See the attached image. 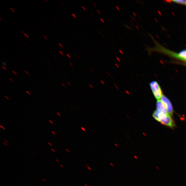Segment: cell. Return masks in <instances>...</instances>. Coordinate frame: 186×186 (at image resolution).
<instances>
[{
	"mask_svg": "<svg viewBox=\"0 0 186 186\" xmlns=\"http://www.w3.org/2000/svg\"><path fill=\"white\" fill-rule=\"evenodd\" d=\"M150 85L154 97L156 99L159 100L163 96L160 87L156 81L151 82Z\"/></svg>",
	"mask_w": 186,
	"mask_h": 186,
	"instance_id": "1",
	"label": "cell"
},
{
	"mask_svg": "<svg viewBox=\"0 0 186 186\" xmlns=\"http://www.w3.org/2000/svg\"><path fill=\"white\" fill-rule=\"evenodd\" d=\"M160 100L163 103L168 114L169 115H172L173 113V109L170 101L166 96L164 95L162 96Z\"/></svg>",
	"mask_w": 186,
	"mask_h": 186,
	"instance_id": "2",
	"label": "cell"
},
{
	"mask_svg": "<svg viewBox=\"0 0 186 186\" xmlns=\"http://www.w3.org/2000/svg\"><path fill=\"white\" fill-rule=\"evenodd\" d=\"M160 122L162 124L170 127L172 128H173V127L175 126L174 122L169 114L167 115L164 118L161 120Z\"/></svg>",
	"mask_w": 186,
	"mask_h": 186,
	"instance_id": "3",
	"label": "cell"
},
{
	"mask_svg": "<svg viewBox=\"0 0 186 186\" xmlns=\"http://www.w3.org/2000/svg\"><path fill=\"white\" fill-rule=\"evenodd\" d=\"M168 114H164V113L160 112L158 110H156L153 113L152 116L156 120L160 122L162 119L164 118Z\"/></svg>",
	"mask_w": 186,
	"mask_h": 186,
	"instance_id": "4",
	"label": "cell"
},
{
	"mask_svg": "<svg viewBox=\"0 0 186 186\" xmlns=\"http://www.w3.org/2000/svg\"><path fill=\"white\" fill-rule=\"evenodd\" d=\"M156 107L157 110H158L159 111L163 112L165 114H169L166 108L165 107L164 105L161 100H159L157 101Z\"/></svg>",
	"mask_w": 186,
	"mask_h": 186,
	"instance_id": "5",
	"label": "cell"
},
{
	"mask_svg": "<svg viewBox=\"0 0 186 186\" xmlns=\"http://www.w3.org/2000/svg\"><path fill=\"white\" fill-rule=\"evenodd\" d=\"M171 2L186 6V0H173V1H171Z\"/></svg>",
	"mask_w": 186,
	"mask_h": 186,
	"instance_id": "6",
	"label": "cell"
},
{
	"mask_svg": "<svg viewBox=\"0 0 186 186\" xmlns=\"http://www.w3.org/2000/svg\"><path fill=\"white\" fill-rule=\"evenodd\" d=\"M114 87H115V88H116L117 90H119V88L118 87H117V84H114Z\"/></svg>",
	"mask_w": 186,
	"mask_h": 186,
	"instance_id": "7",
	"label": "cell"
},
{
	"mask_svg": "<svg viewBox=\"0 0 186 186\" xmlns=\"http://www.w3.org/2000/svg\"><path fill=\"white\" fill-rule=\"evenodd\" d=\"M1 63H2V64H3V65L6 66H7V65L6 64V63L3 62V61H1Z\"/></svg>",
	"mask_w": 186,
	"mask_h": 186,
	"instance_id": "8",
	"label": "cell"
},
{
	"mask_svg": "<svg viewBox=\"0 0 186 186\" xmlns=\"http://www.w3.org/2000/svg\"><path fill=\"white\" fill-rule=\"evenodd\" d=\"M81 130L84 132L86 131V129L83 127H81Z\"/></svg>",
	"mask_w": 186,
	"mask_h": 186,
	"instance_id": "9",
	"label": "cell"
},
{
	"mask_svg": "<svg viewBox=\"0 0 186 186\" xmlns=\"http://www.w3.org/2000/svg\"><path fill=\"white\" fill-rule=\"evenodd\" d=\"M126 93L127 94V95H130V93L128 90H126Z\"/></svg>",
	"mask_w": 186,
	"mask_h": 186,
	"instance_id": "10",
	"label": "cell"
},
{
	"mask_svg": "<svg viewBox=\"0 0 186 186\" xmlns=\"http://www.w3.org/2000/svg\"><path fill=\"white\" fill-rule=\"evenodd\" d=\"M23 34L27 38H29V37L28 36V35L27 34L25 33H23Z\"/></svg>",
	"mask_w": 186,
	"mask_h": 186,
	"instance_id": "11",
	"label": "cell"
},
{
	"mask_svg": "<svg viewBox=\"0 0 186 186\" xmlns=\"http://www.w3.org/2000/svg\"><path fill=\"white\" fill-rule=\"evenodd\" d=\"M26 93L28 94V95H31V94L28 91H26Z\"/></svg>",
	"mask_w": 186,
	"mask_h": 186,
	"instance_id": "12",
	"label": "cell"
},
{
	"mask_svg": "<svg viewBox=\"0 0 186 186\" xmlns=\"http://www.w3.org/2000/svg\"><path fill=\"white\" fill-rule=\"evenodd\" d=\"M0 127H1V128H2V129H3V130H5V128L3 126H2L1 125H0Z\"/></svg>",
	"mask_w": 186,
	"mask_h": 186,
	"instance_id": "13",
	"label": "cell"
},
{
	"mask_svg": "<svg viewBox=\"0 0 186 186\" xmlns=\"http://www.w3.org/2000/svg\"><path fill=\"white\" fill-rule=\"evenodd\" d=\"M89 86L90 87V88H91V89H93V87L92 85L89 84Z\"/></svg>",
	"mask_w": 186,
	"mask_h": 186,
	"instance_id": "14",
	"label": "cell"
},
{
	"mask_svg": "<svg viewBox=\"0 0 186 186\" xmlns=\"http://www.w3.org/2000/svg\"><path fill=\"white\" fill-rule=\"evenodd\" d=\"M72 15L73 16H74V17L75 18H77V17H76V15H75V14H73V13H72Z\"/></svg>",
	"mask_w": 186,
	"mask_h": 186,
	"instance_id": "15",
	"label": "cell"
},
{
	"mask_svg": "<svg viewBox=\"0 0 186 186\" xmlns=\"http://www.w3.org/2000/svg\"><path fill=\"white\" fill-rule=\"evenodd\" d=\"M51 132L52 133L53 135H56V133L55 132H54L53 131H51Z\"/></svg>",
	"mask_w": 186,
	"mask_h": 186,
	"instance_id": "16",
	"label": "cell"
},
{
	"mask_svg": "<svg viewBox=\"0 0 186 186\" xmlns=\"http://www.w3.org/2000/svg\"><path fill=\"white\" fill-rule=\"evenodd\" d=\"M10 9H11V10L13 12H14V13H15V11H14V9L13 8H10Z\"/></svg>",
	"mask_w": 186,
	"mask_h": 186,
	"instance_id": "17",
	"label": "cell"
},
{
	"mask_svg": "<svg viewBox=\"0 0 186 186\" xmlns=\"http://www.w3.org/2000/svg\"><path fill=\"white\" fill-rule=\"evenodd\" d=\"M49 122H50V123L51 124H53V122L51 120H49Z\"/></svg>",
	"mask_w": 186,
	"mask_h": 186,
	"instance_id": "18",
	"label": "cell"
},
{
	"mask_svg": "<svg viewBox=\"0 0 186 186\" xmlns=\"http://www.w3.org/2000/svg\"><path fill=\"white\" fill-rule=\"evenodd\" d=\"M59 52L61 54H62V55L63 56L64 55V54L63 53V52H62V51H59Z\"/></svg>",
	"mask_w": 186,
	"mask_h": 186,
	"instance_id": "19",
	"label": "cell"
},
{
	"mask_svg": "<svg viewBox=\"0 0 186 186\" xmlns=\"http://www.w3.org/2000/svg\"><path fill=\"white\" fill-rule=\"evenodd\" d=\"M66 55H67V56H68V57H69V58H71V56L69 55V54H68L67 53L66 54Z\"/></svg>",
	"mask_w": 186,
	"mask_h": 186,
	"instance_id": "20",
	"label": "cell"
},
{
	"mask_svg": "<svg viewBox=\"0 0 186 186\" xmlns=\"http://www.w3.org/2000/svg\"><path fill=\"white\" fill-rule=\"evenodd\" d=\"M60 2L61 4H62L63 6H64V4L62 2L60 1Z\"/></svg>",
	"mask_w": 186,
	"mask_h": 186,
	"instance_id": "21",
	"label": "cell"
},
{
	"mask_svg": "<svg viewBox=\"0 0 186 186\" xmlns=\"http://www.w3.org/2000/svg\"><path fill=\"white\" fill-rule=\"evenodd\" d=\"M25 72L28 75H30L29 74V73L27 71L25 70Z\"/></svg>",
	"mask_w": 186,
	"mask_h": 186,
	"instance_id": "22",
	"label": "cell"
},
{
	"mask_svg": "<svg viewBox=\"0 0 186 186\" xmlns=\"http://www.w3.org/2000/svg\"><path fill=\"white\" fill-rule=\"evenodd\" d=\"M101 83H102L104 85L105 84V82L104 81H101Z\"/></svg>",
	"mask_w": 186,
	"mask_h": 186,
	"instance_id": "23",
	"label": "cell"
},
{
	"mask_svg": "<svg viewBox=\"0 0 186 186\" xmlns=\"http://www.w3.org/2000/svg\"><path fill=\"white\" fill-rule=\"evenodd\" d=\"M56 114H57L59 116L61 117V114H60L59 113L57 112V113H56Z\"/></svg>",
	"mask_w": 186,
	"mask_h": 186,
	"instance_id": "24",
	"label": "cell"
},
{
	"mask_svg": "<svg viewBox=\"0 0 186 186\" xmlns=\"http://www.w3.org/2000/svg\"><path fill=\"white\" fill-rule=\"evenodd\" d=\"M2 67L3 68V69H4L6 71L7 70V69H6V68L4 66H2Z\"/></svg>",
	"mask_w": 186,
	"mask_h": 186,
	"instance_id": "25",
	"label": "cell"
},
{
	"mask_svg": "<svg viewBox=\"0 0 186 186\" xmlns=\"http://www.w3.org/2000/svg\"><path fill=\"white\" fill-rule=\"evenodd\" d=\"M59 45L61 47H62V48H63V47L62 46V44H61L59 43Z\"/></svg>",
	"mask_w": 186,
	"mask_h": 186,
	"instance_id": "26",
	"label": "cell"
},
{
	"mask_svg": "<svg viewBox=\"0 0 186 186\" xmlns=\"http://www.w3.org/2000/svg\"><path fill=\"white\" fill-rule=\"evenodd\" d=\"M43 37L44 38H45L47 40H48V39L45 36V35H43Z\"/></svg>",
	"mask_w": 186,
	"mask_h": 186,
	"instance_id": "27",
	"label": "cell"
},
{
	"mask_svg": "<svg viewBox=\"0 0 186 186\" xmlns=\"http://www.w3.org/2000/svg\"><path fill=\"white\" fill-rule=\"evenodd\" d=\"M9 79L12 82H14L13 80L11 78H9Z\"/></svg>",
	"mask_w": 186,
	"mask_h": 186,
	"instance_id": "28",
	"label": "cell"
},
{
	"mask_svg": "<svg viewBox=\"0 0 186 186\" xmlns=\"http://www.w3.org/2000/svg\"><path fill=\"white\" fill-rule=\"evenodd\" d=\"M5 97L7 99H8V100H10V99H9V98L8 97V96H5Z\"/></svg>",
	"mask_w": 186,
	"mask_h": 186,
	"instance_id": "29",
	"label": "cell"
},
{
	"mask_svg": "<svg viewBox=\"0 0 186 186\" xmlns=\"http://www.w3.org/2000/svg\"><path fill=\"white\" fill-rule=\"evenodd\" d=\"M12 72H13V73H14V74H15V75H17V73H16L14 71H13Z\"/></svg>",
	"mask_w": 186,
	"mask_h": 186,
	"instance_id": "30",
	"label": "cell"
},
{
	"mask_svg": "<svg viewBox=\"0 0 186 186\" xmlns=\"http://www.w3.org/2000/svg\"><path fill=\"white\" fill-rule=\"evenodd\" d=\"M117 60H118L119 61V62H120V58H118V57H117Z\"/></svg>",
	"mask_w": 186,
	"mask_h": 186,
	"instance_id": "31",
	"label": "cell"
},
{
	"mask_svg": "<svg viewBox=\"0 0 186 186\" xmlns=\"http://www.w3.org/2000/svg\"><path fill=\"white\" fill-rule=\"evenodd\" d=\"M116 8H117V10H118L119 11H120V9L119 8V7L117 6H116Z\"/></svg>",
	"mask_w": 186,
	"mask_h": 186,
	"instance_id": "32",
	"label": "cell"
},
{
	"mask_svg": "<svg viewBox=\"0 0 186 186\" xmlns=\"http://www.w3.org/2000/svg\"><path fill=\"white\" fill-rule=\"evenodd\" d=\"M119 51L120 52V53L122 54H123V51H122V50H119Z\"/></svg>",
	"mask_w": 186,
	"mask_h": 186,
	"instance_id": "33",
	"label": "cell"
},
{
	"mask_svg": "<svg viewBox=\"0 0 186 186\" xmlns=\"http://www.w3.org/2000/svg\"><path fill=\"white\" fill-rule=\"evenodd\" d=\"M82 8H83V9H84V11H86V9L85 8H84V7L83 6H82Z\"/></svg>",
	"mask_w": 186,
	"mask_h": 186,
	"instance_id": "34",
	"label": "cell"
},
{
	"mask_svg": "<svg viewBox=\"0 0 186 186\" xmlns=\"http://www.w3.org/2000/svg\"><path fill=\"white\" fill-rule=\"evenodd\" d=\"M48 144L50 145V146H53V145L51 144V143L50 142H48Z\"/></svg>",
	"mask_w": 186,
	"mask_h": 186,
	"instance_id": "35",
	"label": "cell"
},
{
	"mask_svg": "<svg viewBox=\"0 0 186 186\" xmlns=\"http://www.w3.org/2000/svg\"><path fill=\"white\" fill-rule=\"evenodd\" d=\"M100 20H102V22L103 23H105V22H104V20H103V19H102V18H101V19H100Z\"/></svg>",
	"mask_w": 186,
	"mask_h": 186,
	"instance_id": "36",
	"label": "cell"
},
{
	"mask_svg": "<svg viewBox=\"0 0 186 186\" xmlns=\"http://www.w3.org/2000/svg\"><path fill=\"white\" fill-rule=\"evenodd\" d=\"M87 167H88V169H89V170H90V171H91V170H92V169H91V168H90V167H89V166H88Z\"/></svg>",
	"mask_w": 186,
	"mask_h": 186,
	"instance_id": "37",
	"label": "cell"
},
{
	"mask_svg": "<svg viewBox=\"0 0 186 186\" xmlns=\"http://www.w3.org/2000/svg\"><path fill=\"white\" fill-rule=\"evenodd\" d=\"M114 145L115 146H116L117 147H118V145H117V144H116V143H115Z\"/></svg>",
	"mask_w": 186,
	"mask_h": 186,
	"instance_id": "38",
	"label": "cell"
},
{
	"mask_svg": "<svg viewBox=\"0 0 186 186\" xmlns=\"http://www.w3.org/2000/svg\"><path fill=\"white\" fill-rule=\"evenodd\" d=\"M3 144H4V145H6V146H8V145H7V143H6L3 142Z\"/></svg>",
	"mask_w": 186,
	"mask_h": 186,
	"instance_id": "39",
	"label": "cell"
},
{
	"mask_svg": "<svg viewBox=\"0 0 186 186\" xmlns=\"http://www.w3.org/2000/svg\"><path fill=\"white\" fill-rule=\"evenodd\" d=\"M4 141L5 142V143H9L8 141H7L6 140H4Z\"/></svg>",
	"mask_w": 186,
	"mask_h": 186,
	"instance_id": "40",
	"label": "cell"
},
{
	"mask_svg": "<svg viewBox=\"0 0 186 186\" xmlns=\"http://www.w3.org/2000/svg\"><path fill=\"white\" fill-rule=\"evenodd\" d=\"M62 86H63L64 87H66V86L65 85V84H63V83H62Z\"/></svg>",
	"mask_w": 186,
	"mask_h": 186,
	"instance_id": "41",
	"label": "cell"
},
{
	"mask_svg": "<svg viewBox=\"0 0 186 186\" xmlns=\"http://www.w3.org/2000/svg\"><path fill=\"white\" fill-rule=\"evenodd\" d=\"M67 84L68 85H69V86H71V84H70L69 83V82H68V81H67Z\"/></svg>",
	"mask_w": 186,
	"mask_h": 186,
	"instance_id": "42",
	"label": "cell"
},
{
	"mask_svg": "<svg viewBox=\"0 0 186 186\" xmlns=\"http://www.w3.org/2000/svg\"><path fill=\"white\" fill-rule=\"evenodd\" d=\"M51 150L53 152H55V150H54L53 149H51Z\"/></svg>",
	"mask_w": 186,
	"mask_h": 186,
	"instance_id": "43",
	"label": "cell"
},
{
	"mask_svg": "<svg viewBox=\"0 0 186 186\" xmlns=\"http://www.w3.org/2000/svg\"><path fill=\"white\" fill-rule=\"evenodd\" d=\"M115 65H116V66L117 68H119V65H117V63H116V64H115Z\"/></svg>",
	"mask_w": 186,
	"mask_h": 186,
	"instance_id": "44",
	"label": "cell"
},
{
	"mask_svg": "<svg viewBox=\"0 0 186 186\" xmlns=\"http://www.w3.org/2000/svg\"><path fill=\"white\" fill-rule=\"evenodd\" d=\"M56 162H58V163H59L60 161H59L58 160L56 159Z\"/></svg>",
	"mask_w": 186,
	"mask_h": 186,
	"instance_id": "45",
	"label": "cell"
},
{
	"mask_svg": "<svg viewBox=\"0 0 186 186\" xmlns=\"http://www.w3.org/2000/svg\"><path fill=\"white\" fill-rule=\"evenodd\" d=\"M69 64L71 66H72V67H73V65H72V63H69Z\"/></svg>",
	"mask_w": 186,
	"mask_h": 186,
	"instance_id": "46",
	"label": "cell"
},
{
	"mask_svg": "<svg viewBox=\"0 0 186 186\" xmlns=\"http://www.w3.org/2000/svg\"><path fill=\"white\" fill-rule=\"evenodd\" d=\"M59 166L60 167H62V168H64V167H63V166H62V165L60 164Z\"/></svg>",
	"mask_w": 186,
	"mask_h": 186,
	"instance_id": "47",
	"label": "cell"
},
{
	"mask_svg": "<svg viewBox=\"0 0 186 186\" xmlns=\"http://www.w3.org/2000/svg\"><path fill=\"white\" fill-rule=\"evenodd\" d=\"M41 24L42 25H43V26H44V27H46V26L45 25H44V24L43 23H41Z\"/></svg>",
	"mask_w": 186,
	"mask_h": 186,
	"instance_id": "48",
	"label": "cell"
},
{
	"mask_svg": "<svg viewBox=\"0 0 186 186\" xmlns=\"http://www.w3.org/2000/svg\"><path fill=\"white\" fill-rule=\"evenodd\" d=\"M42 180L43 181H44V182H46V180L44 179H42Z\"/></svg>",
	"mask_w": 186,
	"mask_h": 186,
	"instance_id": "49",
	"label": "cell"
},
{
	"mask_svg": "<svg viewBox=\"0 0 186 186\" xmlns=\"http://www.w3.org/2000/svg\"><path fill=\"white\" fill-rule=\"evenodd\" d=\"M66 151H67L68 152H70V151L67 149H66Z\"/></svg>",
	"mask_w": 186,
	"mask_h": 186,
	"instance_id": "50",
	"label": "cell"
},
{
	"mask_svg": "<svg viewBox=\"0 0 186 186\" xmlns=\"http://www.w3.org/2000/svg\"><path fill=\"white\" fill-rule=\"evenodd\" d=\"M110 164L112 166H114V164H112L111 163H110Z\"/></svg>",
	"mask_w": 186,
	"mask_h": 186,
	"instance_id": "51",
	"label": "cell"
},
{
	"mask_svg": "<svg viewBox=\"0 0 186 186\" xmlns=\"http://www.w3.org/2000/svg\"><path fill=\"white\" fill-rule=\"evenodd\" d=\"M97 11L98 12L99 14H101L100 11H99L98 10H97Z\"/></svg>",
	"mask_w": 186,
	"mask_h": 186,
	"instance_id": "52",
	"label": "cell"
},
{
	"mask_svg": "<svg viewBox=\"0 0 186 186\" xmlns=\"http://www.w3.org/2000/svg\"><path fill=\"white\" fill-rule=\"evenodd\" d=\"M29 63V64L30 65H31V66H32V65L31 64V63Z\"/></svg>",
	"mask_w": 186,
	"mask_h": 186,
	"instance_id": "53",
	"label": "cell"
},
{
	"mask_svg": "<svg viewBox=\"0 0 186 186\" xmlns=\"http://www.w3.org/2000/svg\"><path fill=\"white\" fill-rule=\"evenodd\" d=\"M53 20L55 21V22H56V20L55 19V18H53Z\"/></svg>",
	"mask_w": 186,
	"mask_h": 186,
	"instance_id": "54",
	"label": "cell"
},
{
	"mask_svg": "<svg viewBox=\"0 0 186 186\" xmlns=\"http://www.w3.org/2000/svg\"><path fill=\"white\" fill-rule=\"evenodd\" d=\"M107 74H108V75H109V76H110V74L109 73L107 72Z\"/></svg>",
	"mask_w": 186,
	"mask_h": 186,
	"instance_id": "55",
	"label": "cell"
},
{
	"mask_svg": "<svg viewBox=\"0 0 186 186\" xmlns=\"http://www.w3.org/2000/svg\"><path fill=\"white\" fill-rule=\"evenodd\" d=\"M93 4L94 5H95V6L96 7V5L95 3H93Z\"/></svg>",
	"mask_w": 186,
	"mask_h": 186,
	"instance_id": "56",
	"label": "cell"
},
{
	"mask_svg": "<svg viewBox=\"0 0 186 186\" xmlns=\"http://www.w3.org/2000/svg\"><path fill=\"white\" fill-rule=\"evenodd\" d=\"M47 62H48L49 63V64H50V62H49L48 60H47Z\"/></svg>",
	"mask_w": 186,
	"mask_h": 186,
	"instance_id": "57",
	"label": "cell"
},
{
	"mask_svg": "<svg viewBox=\"0 0 186 186\" xmlns=\"http://www.w3.org/2000/svg\"><path fill=\"white\" fill-rule=\"evenodd\" d=\"M76 56H77V57H78V58H79V56H78V55H77Z\"/></svg>",
	"mask_w": 186,
	"mask_h": 186,
	"instance_id": "58",
	"label": "cell"
},
{
	"mask_svg": "<svg viewBox=\"0 0 186 186\" xmlns=\"http://www.w3.org/2000/svg\"><path fill=\"white\" fill-rule=\"evenodd\" d=\"M85 185L86 186H88V185H87V184H85Z\"/></svg>",
	"mask_w": 186,
	"mask_h": 186,
	"instance_id": "59",
	"label": "cell"
},
{
	"mask_svg": "<svg viewBox=\"0 0 186 186\" xmlns=\"http://www.w3.org/2000/svg\"><path fill=\"white\" fill-rule=\"evenodd\" d=\"M48 66V67H49V68H50V69H51V68H50V67H49V66Z\"/></svg>",
	"mask_w": 186,
	"mask_h": 186,
	"instance_id": "60",
	"label": "cell"
},
{
	"mask_svg": "<svg viewBox=\"0 0 186 186\" xmlns=\"http://www.w3.org/2000/svg\"><path fill=\"white\" fill-rule=\"evenodd\" d=\"M0 20H2L1 17H0Z\"/></svg>",
	"mask_w": 186,
	"mask_h": 186,
	"instance_id": "61",
	"label": "cell"
},
{
	"mask_svg": "<svg viewBox=\"0 0 186 186\" xmlns=\"http://www.w3.org/2000/svg\"><path fill=\"white\" fill-rule=\"evenodd\" d=\"M45 1H46V2H48L47 0H45Z\"/></svg>",
	"mask_w": 186,
	"mask_h": 186,
	"instance_id": "62",
	"label": "cell"
},
{
	"mask_svg": "<svg viewBox=\"0 0 186 186\" xmlns=\"http://www.w3.org/2000/svg\"><path fill=\"white\" fill-rule=\"evenodd\" d=\"M185 65H186V64H185Z\"/></svg>",
	"mask_w": 186,
	"mask_h": 186,
	"instance_id": "63",
	"label": "cell"
}]
</instances>
